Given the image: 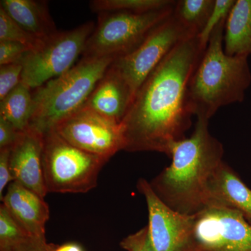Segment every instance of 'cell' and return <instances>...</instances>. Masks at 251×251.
<instances>
[{"label": "cell", "mask_w": 251, "mask_h": 251, "mask_svg": "<svg viewBox=\"0 0 251 251\" xmlns=\"http://www.w3.org/2000/svg\"><path fill=\"white\" fill-rule=\"evenodd\" d=\"M134 95L116 68L111 64L91 94L85 106L117 124H122Z\"/></svg>", "instance_id": "4fadbf2b"}, {"label": "cell", "mask_w": 251, "mask_h": 251, "mask_svg": "<svg viewBox=\"0 0 251 251\" xmlns=\"http://www.w3.org/2000/svg\"><path fill=\"white\" fill-rule=\"evenodd\" d=\"M29 237L4 204L0 206V247Z\"/></svg>", "instance_id": "603a6c76"}, {"label": "cell", "mask_w": 251, "mask_h": 251, "mask_svg": "<svg viewBox=\"0 0 251 251\" xmlns=\"http://www.w3.org/2000/svg\"><path fill=\"white\" fill-rule=\"evenodd\" d=\"M224 44L227 55H251V0H236L226 18Z\"/></svg>", "instance_id": "e0dca14e"}, {"label": "cell", "mask_w": 251, "mask_h": 251, "mask_svg": "<svg viewBox=\"0 0 251 251\" xmlns=\"http://www.w3.org/2000/svg\"><path fill=\"white\" fill-rule=\"evenodd\" d=\"M11 148L0 149V199L4 197L5 188L14 181L10 165Z\"/></svg>", "instance_id": "83f0119b"}, {"label": "cell", "mask_w": 251, "mask_h": 251, "mask_svg": "<svg viewBox=\"0 0 251 251\" xmlns=\"http://www.w3.org/2000/svg\"><path fill=\"white\" fill-rule=\"evenodd\" d=\"M0 8L21 27L41 40H46L57 31L47 1L1 0Z\"/></svg>", "instance_id": "2e32d148"}, {"label": "cell", "mask_w": 251, "mask_h": 251, "mask_svg": "<svg viewBox=\"0 0 251 251\" xmlns=\"http://www.w3.org/2000/svg\"><path fill=\"white\" fill-rule=\"evenodd\" d=\"M44 134L29 128L21 133L11 148L10 165L14 181L45 198L46 189L43 171Z\"/></svg>", "instance_id": "7c38bea8"}, {"label": "cell", "mask_w": 251, "mask_h": 251, "mask_svg": "<svg viewBox=\"0 0 251 251\" xmlns=\"http://www.w3.org/2000/svg\"><path fill=\"white\" fill-rule=\"evenodd\" d=\"M21 133L11 123L0 117V149L12 148Z\"/></svg>", "instance_id": "f1b7e54d"}, {"label": "cell", "mask_w": 251, "mask_h": 251, "mask_svg": "<svg viewBox=\"0 0 251 251\" xmlns=\"http://www.w3.org/2000/svg\"><path fill=\"white\" fill-rule=\"evenodd\" d=\"M0 101V117L19 131H25L29 128L34 108L31 89L21 82Z\"/></svg>", "instance_id": "ac0fdd59"}, {"label": "cell", "mask_w": 251, "mask_h": 251, "mask_svg": "<svg viewBox=\"0 0 251 251\" xmlns=\"http://www.w3.org/2000/svg\"><path fill=\"white\" fill-rule=\"evenodd\" d=\"M120 247L126 251H155L150 241L148 226L125 238L120 242Z\"/></svg>", "instance_id": "484cf974"}, {"label": "cell", "mask_w": 251, "mask_h": 251, "mask_svg": "<svg viewBox=\"0 0 251 251\" xmlns=\"http://www.w3.org/2000/svg\"><path fill=\"white\" fill-rule=\"evenodd\" d=\"M23 70V61L0 66V100L21 83Z\"/></svg>", "instance_id": "cb8c5ba5"}, {"label": "cell", "mask_w": 251, "mask_h": 251, "mask_svg": "<svg viewBox=\"0 0 251 251\" xmlns=\"http://www.w3.org/2000/svg\"><path fill=\"white\" fill-rule=\"evenodd\" d=\"M2 40L20 43L31 50L39 48L44 42L21 27L0 8V41Z\"/></svg>", "instance_id": "44dd1931"}, {"label": "cell", "mask_w": 251, "mask_h": 251, "mask_svg": "<svg viewBox=\"0 0 251 251\" xmlns=\"http://www.w3.org/2000/svg\"><path fill=\"white\" fill-rule=\"evenodd\" d=\"M46 237H27L9 245L0 247L1 251H49Z\"/></svg>", "instance_id": "4316f807"}, {"label": "cell", "mask_w": 251, "mask_h": 251, "mask_svg": "<svg viewBox=\"0 0 251 251\" xmlns=\"http://www.w3.org/2000/svg\"><path fill=\"white\" fill-rule=\"evenodd\" d=\"M86 152L54 129L44 134L43 171L48 193H85L97 186L99 175L109 161Z\"/></svg>", "instance_id": "5b68a950"}, {"label": "cell", "mask_w": 251, "mask_h": 251, "mask_svg": "<svg viewBox=\"0 0 251 251\" xmlns=\"http://www.w3.org/2000/svg\"><path fill=\"white\" fill-rule=\"evenodd\" d=\"M115 59L112 57H82L69 72L36 89L32 93L34 108L29 128L45 134L85 106Z\"/></svg>", "instance_id": "277c9868"}, {"label": "cell", "mask_w": 251, "mask_h": 251, "mask_svg": "<svg viewBox=\"0 0 251 251\" xmlns=\"http://www.w3.org/2000/svg\"><path fill=\"white\" fill-rule=\"evenodd\" d=\"M1 201L29 237H46V224L50 211L44 198L13 181Z\"/></svg>", "instance_id": "5bb4252c"}, {"label": "cell", "mask_w": 251, "mask_h": 251, "mask_svg": "<svg viewBox=\"0 0 251 251\" xmlns=\"http://www.w3.org/2000/svg\"><path fill=\"white\" fill-rule=\"evenodd\" d=\"M209 120L197 117L191 136L170 147L171 164L150 182L166 205L186 215H194L210 204L209 182L224 162V146L209 132Z\"/></svg>", "instance_id": "7a4b0ae2"}, {"label": "cell", "mask_w": 251, "mask_h": 251, "mask_svg": "<svg viewBox=\"0 0 251 251\" xmlns=\"http://www.w3.org/2000/svg\"><path fill=\"white\" fill-rule=\"evenodd\" d=\"M192 34L172 14L155 27L145 40L129 53L112 64L129 85L134 97L149 75L175 46Z\"/></svg>", "instance_id": "ba28073f"}, {"label": "cell", "mask_w": 251, "mask_h": 251, "mask_svg": "<svg viewBox=\"0 0 251 251\" xmlns=\"http://www.w3.org/2000/svg\"><path fill=\"white\" fill-rule=\"evenodd\" d=\"M48 249L49 251H85L82 246L77 243L74 242L65 243L62 245L49 244Z\"/></svg>", "instance_id": "f546056e"}, {"label": "cell", "mask_w": 251, "mask_h": 251, "mask_svg": "<svg viewBox=\"0 0 251 251\" xmlns=\"http://www.w3.org/2000/svg\"><path fill=\"white\" fill-rule=\"evenodd\" d=\"M209 194L210 204H221L239 211L251 225V188L224 161L211 177Z\"/></svg>", "instance_id": "9a60e30c"}, {"label": "cell", "mask_w": 251, "mask_h": 251, "mask_svg": "<svg viewBox=\"0 0 251 251\" xmlns=\"http://www.w3.org/2000/svg\"><path fill=\"white\" fill-rule=\"evenodd\" d=\"M175 6L148 13L99 14L98 24L87 41L83 57L117 59L129 53L155 27L171 16Z\"/></svg>", "instance_id": "8992f818"}, {"label": "cell", "mask_w": 251, "mask_h": 251, "mask_svg": "<svg viewBox=\"0 0 251 251\" xmlns=\"http://www.w3.org/2000/svg\"><path fill=\"white\" fill-rule=\"evenodd\" d=\"M235 1L236 0H215V4L210 16L208 18L207 22L201 34L198 36L200 45L203 50H205L213 31L220 23L227 18Z\"/></svg>", "instance_id": "7402d4cb"}, {"label": "cell", "mask_w": 251, "mask_h": 251, "mask_svg": "<svg viewBox=\"0 0 251 251\" xmlns=\"http://www.w3.org/2000/svg\"><path fill=\"white\" fill-rule=\"evenodd\" d=\"M172 0H93L91 9L94 12L148 13L165 9L175 4Z\"/></svg>", "instance_id": "ffe728a7"}, {"label": "cell", "mask_w": 251, "mask_h": 251, "mask_svg": "<svg viewBox=\"0 0 251 251\" xmlns=\"http://www.w3.org/2000/svg\"><path fill=\"white\" fill-rule=\"evenodd\" d=\"M137 188L148 205L149 234L155 251H198L193 215L181 214L166 205L143 178L138 180Z\"/></svg>", "instance_id": "8fae6325"}, {"label": "cell", "mask_w": 251, "mask_h": 251, "mask_svg": "<svg viewBox=\"0 0 251 251\" xmlns=\"http://www.w3.org/2000/svg\"><path fill=\"white\" fill-rule=\"evenodd\" d=\"M204 50L198 36L181 41L145 80L121 125L125 151L169 154L175 142L186 138L193 114L188 85Z\"/></svg>", "instance_id": "6da1fadb"}, {"label": "cell", "mask_w": 251, "mask_h": 251, "mask_svg": "<svg viewBox=\"0 0 251 251\" xmlns=\"http://www.w3.org/2000/svg\"><path fill=\"white\" fill-rule=\"evenodd\" d=\"M226 21L211 34L188 85V102L193 115L208 120L221 107L242 102L251 84L249 56H229L225 52Z\"/></svg>", "instance_id": "3957f363"}, {"label": "cell", "mask_w": 251, "mask_h": 251, "mask_svg": "<svg viewBox=\"0 0 251 251\" xmlns=\"http://www.w3.org/2000/svg\"><path fill=\"white\" fill-rule=\"evenodd\" d=\"M215 0H179L175 4L173 15L193 36H198L207 22Z\"/></svg>", "instance_id": "d6986e66"}, {"label": "cell", "mask_w": 251, "mask_h": 251, "mask_svg": "<svg viewBox=\"0 0 251 251\" xmlns=\"http://www.w3.org/2000/svg\"><path fill=\"white\" fill-rule=\"evenodd\" d=\"M95 28L92 21L70 30L57 31L23 59L21 82L29 89H37L60 76L74 67L83 54L86 44Z\"/></svg>", "instance_id": "52a82bcc"}, {"label": "cell", "mask_w": 251, "mask_h": 251, "mask_svg": "<svg viewBox=\"0 0 251 251\" xmlns=\"http://www.w3.org/2000/svg\"><path fill=\"white\" fill-rule=\"evenodd\" d=\"M52 129L74 146L108 159L125 150L121 124L108 120L85 105Z\"/></svg>", "instance_id": "30bf717a"}, {"label": "cell", "mask_w": 251, "mask_h": 251, "mask_svg": "<svg viewBox=\"0 0 251 251\" xmlns=\"http://www.w3.org/2000/svg\"><path fill=\"white\" fill-rule=\"evenodd\" d=\"M193 218L198 251H251V225L239 211L211 203Z\"/></svg>", "instance_id": "9c48e42d"}, {"label": "cell", "mask_w": 251, "mask_h": 251, "mask_svg": "<svg viewBox=\"0 0 251 251\" xmlns=\"http://www.w3.org/2000/svg\"><path fill=\"white\" fill-rule=\"evenodd\" d=\"M31 50L20 43L0 41V66L22 62Z\"/></svg>", "instance_id": "d4e9b609"}]
</instances>
